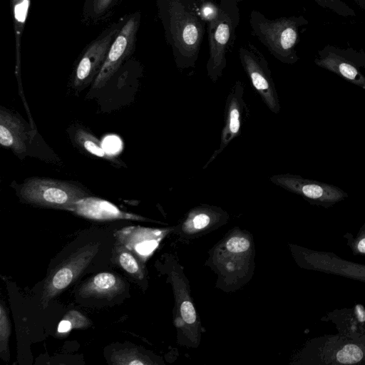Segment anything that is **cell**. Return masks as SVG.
I'll return each mask as SVG.
<instances>
[{
	"label": "cell",
	"instance_id": "obj_1",
	"mask_svg": "<svg viewBox=\"0 0 365 365\" xmlns=\"http://www.w3.org/2000/svg\"><path fill=\"white\" fill-rule=\"evenodd\" d=\"M18 195L31 205L68 210L78 200L89 197L88 191L78 185L45 178L27 179Z\"/></svg>",
	"mask_w": 365,
	"mask_h": 365
},
{
	"label": "cell",
	"instance_id": "obj_2",
	"mask_svg": "<svg viewBox=\"0 0 365 365\" xmlns=\"http://www.w3.org/2000/svg\"><path fill=\"white\" fill-rule=\"evenodd\" d=\"M98 244H90L79 249L51 272L42 292L43 308L81 275L98 252Z\"/></svg>",
	"mask_w": 365,
	"mask_h": 365
},
{
	"label": "cell",
	"instance_id": "obj_3",
	"mask_svg": "<svg viewBox=\"0 0 365 365\" xmlns=\"http://www.w3.org/2000/svg\"><path fill=\"white\" fill-rule=\"evenodd\" d=\"M269 180L274 185L304 197L312 204L329 207L344 200L348 194L339 187L299 175L284 173L274 175Z\"/></svg>",
	"mask_w": 365,
	"mask_h": 365
},
{
	"label": "cell",
	"instance_id": "obj_4",
	"mask_svg": "<svg viewBox=\"0 0 365 365\" xmlns=\"http://www.w3.org/2000/svg\"><path fill=\"white\" fill-rule=\"evenodd\" d=\"M243 96L244 87L241 82L237 81L226 99L225 123L220 135L219 147L214 150L202 169H206L224 151L231 141L240 135L244 113L247 110Z\"/></svg>",
	"mask_w": 365,
	"mask_h": 365
},
{
	"label": "cell",
	"instance_id": "obj_5",
	"mask_svg": "<svg viewBox=\"0 0 365 365\" xmlns=\"http://www.w3.org/2000/svg\"><path fill=\"white\" fill-rule=\"evenodd\" d=\"M138 23L130 18L123 26L112 43L106 58L93 82V88L103 87L117 71L133 45Z\"/></svg>",
	"mask_w": 365,
	"mask_h": 365
},
{
	"label": "cell",
	"instance_id": "obj_6",
	"mask_svg": "<svg viewBox=\"0 0 365 365\" xmlns=\"http://www.w3.org/2000/svg\"><path fill=\"white\" fill-rule=\"evenodd\" d=\"M240 58L253 88L265 106L271 112L278 113L279 97L266 62L245 50L240 51Z\"/></svg>",
	"mask_w": 365,
	"mask_h": 365
},
{
	"label": "cell",
	"instance_id": "obj_7",
	"mask_svg": "<svg viewBox=\"0 0 365 365\" xmlns=\"http://www.w3.org/2000/svg\"><path fill=\"white\" fill-rule=\"evenodd\" d=\"M260 33L267 43L277 56L287 59L294 46L297 37V29L294 21L288 19L264 21L259 24Z\"/></svg>",
	"mask_w": 365,
	"mask_h": 365
},
{
	"label": "cell",
	"instance_id": "obj_8",
	"mask_svg": "<svg viewBox=\"0 0 365 365\" xmlns=\"http://www.w3.org/2000/svg\"><path fill=\"white\" fill-rule=\"evenodd\" d=\"M118 29L109 32L94 42L86 51L76 68L74 85L79 87L89 83L99 72Z\"/></svg>",
	"mask_w": 365,
	"mask_h": 365
},
{
	"label": "cell",
	"instance_id": "obj_9",
	"mask_svg": "<svg viewBox=\"0 0 365 365\" xmlns=\"http://www.w3.org/2000/svg\"><path fill=\"white\" fill-rule=\"evenodd\" d=\"M230 36V24L225 17L213 21L210 27V58L207 63L210 78L215 82L225 66V47Z\"/></svg>",
	"mask_w": 365,
	"mask_h": 365
},
{
	"label": "cell",
	"instance_id": "obj_10",
	"mask_svg": "<svg viewBox=\"0 0 365 365\" xmlns=\"http://www.w3.org/2000/svg\"><path fill=\"white\" fill-rule=\"evenodd\" d=\"M29 134L23 120L6 109L0 110V143L16 154L26 151Z\"/></svg>",
	"mask_w": 365,
	"mask_h": 365
},
{
	"label": "cell",
	"instance_id": "obj_11",
	"mask_svg": "<svg viewBox=\"0 0 365 365\" xmlns=\"http://www.w3.org/2000/svg\"><path fill=\"white\" fill-rule=\"evenodd\" d=\"M68 210L82 217L98 220H143L140 216L120 210L109 202L91 197L78 200Z\"/></svg>",
	"mask_w": 365,
	"mask_h": 365
},
{
	"label": "cell",
	"instance_id": "obj_12",
	"mask_svg": "<svg viewBox=\"0 0 365 365\" xmlns=\"http://www.w3.org/2000/svg\"><path fill=\"white\" fill-rule=\"evenodd\" d=\"M140 227H125L115 233L120 244L140 258L146 257L157 247L158 242L151 235L155 233Z\"/></svg>",
	"mask_w": 365,
	"mask_h": 365
},
{
	"label": "cell",
	"instance_id": "obj_13",
	"mask_svg": "<svg viewBox=\"0 0 365 365\" xmlns=\"http://www.w3.org/2000/svg\"><path fill=\"white\" fill-rule=\"evenodd\" d=\"M125 289L123 280L110 272L96 274L84 283L79 289L83 297L110 299L122 292Z\"/></svg>",
	"mask_w": 365,
	"mask_h": 365
},
{
	"label": "cell",
	"instance_id": "obj_14",
	"mask_svg": "<svg viewBox=\"0 0 365 365\" xmlns=\"http://www.w3.org/2000/svg\"><path fill=\"white\" fill-rule=\"evenodd\" d=\"M316 64L365 89V76L351 62L334 53L316 60Z\"/></svg>",
	"mask_w": 365,
	"mask_h": 365
},
{
	"label": "cell",
	"instance_id": "obj_15",
	"mask_svg": "<svg viewBox=\"0 0 365 365\" xmlns=\"http://www.w3.org/2000/svg\"><path fill=\"white\" fill-rule=\"evenodd\" d=\"M314 264L318 269L365 281V266L353 264L322 253H317L314 255Z\"/></svg>",
	"mask_w": 365,
	"mask_h": 365
},
{
	"label": "cell",
	"instance_id": "obj_16",
	"mask_svg": "<svg viewBox=\"0 0 365 365\" xmlns=\"http://www.w3.org/2000/svg\"><path fill=\"white\" fill-rule=\"evenodd\" d=\"M176 36L179 43L186 51H196L201 34L196 21L187 13L177 15Z\"/></svg>",
	"mask_w": 365,
	"mask_h": 365
},
{
	"label": "cell",
	"instance_id": "obj_17",
	"mask_svg": "<svg viewBox=\"0 0 365 365\" xmlns=\"http://www.w3.org/2000/svg\"><path fill=\"white\" fill-rule=\"evenodd\" d=\"M76 143L88 153L98 158L118 163V160L105 149L101 142L83 128H78L74 135Z\"/></svg>",
	"mask_w": 365,
	"mask_h": 365
},
{
	"label": "cell",
	"instance_id": "obj_18",
	"mask_svg": "<svg viewBox=\"0 0 365 365\" xmlns=\"http://www.w3.org/2000/svg\"><path fill=\"white\" fill-rule=\"evenodd\" d=\"M116 259L119 265L128 274L138 278H142L143 273L140 265L134 254L120 245L116 249Z\"/></svg>",
	"mask_w": 365,
	"mask_h": 365
},
{
	"label": "cell",
	"instance_id": "obj_19",
	"mask_svg": "<svg viewBox=\"0 0 365 365\" xmlns=\"http://www.w3.org/2000/svg\"><path fill=\"white\" fill-rule=\"evenodd\" d=\"M29 1V0H13L17 51H19L20 35L28 14Z\"/></svg>",
	"mask_w": 365,
	"mask_h": 365
},
{
	"label": "cell",
	"instance_id": "obj_20",
	"mask_svg": "<svg viewBox=\"0 0 365 365\" xmlns=\"http://www.w3.org/2000/svg\"><path fill=\"white\" fill-rule=\"evenodd\" d=\"M114 364L120 365H143L147 364L143 359L134 349H125L115 351L111 356Z\"/></svg>",
	"mask_w": 365,
	"mask_h": 365
},
{
	"label": "cell",
	"instance_id": "obj_21",
	"mask_svg": "<svg viewBox=\"0 0 365 365\" xmlns=\"http://www.w3.org/2000/svg\"><path fill=\"white\" fill-rule=\"evenodd\" d=\"M11 334V325L6 309L3 303L0 307V352L1 355L9 356V339Z\"/></svg>",
	"mask_w": 365,
	"mask_h": 365
},
{
	"label": "cell",
	"instance_id": "obj_22",
	"mask_svg": "<svg viewBox=\"0 0 365 365\" xmlns=\"http://www.w3.org/2000/svg\"><path fill=\"white\" fill-rule=\"evenodd\" d=\"M227 248L232 252H242L250 247V242L240 237H234L230 238L227 242Z\"/></svg>",
	"mask_w": 365,
	"mask_h": 365
},
{
	"label": "cell",
	"instance_id": "obj_23",
	"mask_svg": "<svg viewBox=\"0 0 365 365\" xmlns=\"http://www.w3.org/2000/svg\"><path fill=\"white\" fill-rule=\"evenodd\" d=\"M63 319H66L70 321L72 328H85L90 324V322L83 314L77 311H71L68 312Z\"/></svg>",
	"mask_w": 365,
	"mask_h": 365
},
{
	"label": "cell",
	"instance_id": "obj_24",
	"mask_svg": "<svg viewBox=\"0 0 365 365\" xmlns=\"http://www.w3.org/2000/svg\"><path fill=\"white\" fill-rule=\"evenodd\" d=\"M182 319L187 324H192L196 320V312L190 302H184L180 307Z\"/></svg>",
	"mask_w": 365,
	"mask_h": 365
},
{
	"label": "cell",
	"instance_id": "obj_25",
	"mask_svg": "<svg viewBox=\"0 0 365 365\" xmlns=\"http://www.w3.org/2000/svg\"><path fill=\"white\" fill-rule=\"evenodd\" d=\"M210 222V215L206 210H201L196 213L192 218V224L195 229H202L207 227Z\"/></svg>",
	"mask_w": 365,
	"mask_h": 365
},
{
	"label": "cell",
	"instance_id": "obj_26",
	"mask_svg": "<svg viewBox=\"0 0 365 365\" xmlns=\"http://www.w3.org/2000/svg\"><path fill=\"white\" fill-rule=\"evenodd\" d=\"M71 329L73 328L70 321L66 319H63V320L61 321V322L58 324V332L66 333L71 331Z\"/></svg>",
	"mask_w": 365,
	"mask_h": 365
},
{
	"label": "cell",
	"instance_id": "obj_27",
	"mask_svg": "<svg viewBox=\"0 0 365 365\" xmlns=\"http://www.w3.org/2000/svg\"><path fill=\"white\" fill-rule=\"evenodd\" d=\"M111 0H95V7L97 11L103 10L110 2Z\"/></svg>",
	"mask_w": 365,
	"mask_h": 365
},
{
	"label": "cell",
	"instance_id": "obj_28",
	"mask_svg": "<svg viewBox=\"0 0 365 365\" xmlns=\"http://www.w3.org/2000/svg\"><path fill=\"white\" fill-rule=\"evenodd\" d=\"M319 4L324 6H328L329 8H332L334 9H336L335 7L336 5L335 4L336 1L335 0H314Z\"/></svg>",
	"mask_w": 365,
	"mask_h": 365
},
{
	"label": "cell",
	"instance_id": "obj_29",
	"mask_svg": "<svg viewBox=\"0 0 365 365\" xmlns=\"http://www.w3.org/2000/svg\"><path fill=\"white\" fill-rule=\"evenodd\" d=\"M356 247L359 252L365 254V237L357 241Z\"/></svg>",
	"mask_w": 365,
	"mask_h": 365
}]
</instances>
